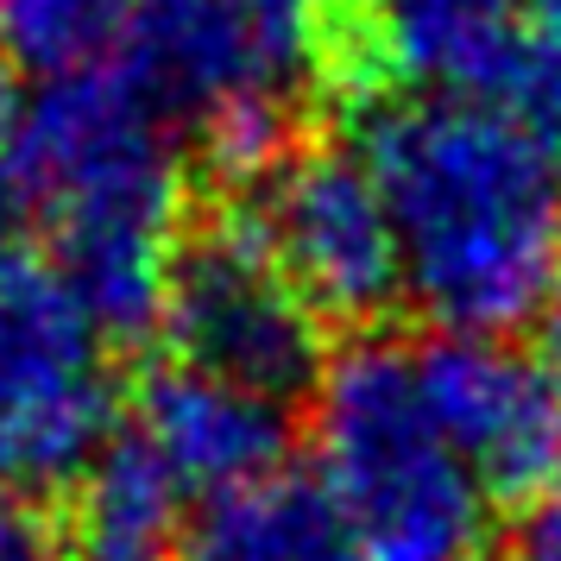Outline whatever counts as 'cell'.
I'll use <instances>...</instances> for the list:
<instances>
[{"instance_id":"obj_1","label":"cell","mask_w":561,"mask_h":561,"mask_svg":"<svg viewBox=\"0 0 561 561\" xmlns=\"http://www.w3.org/2000/svg\"><path fill=\"white\" fill-rule=\"evenodd\" d=\"M404 297L435 334L511 341L561 309V178L467 95L359 107Z\"/></svg>"},{"instance_id":"obj_2","label":"cell","mask_w":561,"mask_h":561,"mask_svg":"<svg viewBox=\"0 0 561 561\" xmlns=\"http://www.w3.org/2000/svg\"><path fill=\"white\" fill-rule=\"evenodd\" d=\"M316 480L359 561H480L485 499L435 430L416 359L398 341H354L316 385Z\"/></svg>"},{"instance_id":"obj_3","label":"cell","mask_w":561,"mask_h":561,"mask_svg":"<svg viewBox=\"0 0 561 561\" xmlns=\"http://www.w3.org/2000/svg\"><path fill=\"white\" fill-rule=\"evenodd\" d=\"M0 171L45 228L107 215H183L171 127L121 64L38 82L0 139Z\"/></svg>"},{"instance_id":"obj_4","label":"cell","mask_w":561,"mask_h":561,"mask_svg":"<svg viewBox=\"0 0 561 561\" xmlns=\"http://www.w3.org/2000/svg\"><path fill=\"white\" fill-rule=\"evenodd\" d=\"M114 442V373L57 272L0 247V485L51 492Z\"/></svg>"},{"instance_id":"obj_5","label":"cell","mask_w":561,"mask_h":561,"mask_svg":"<svg viewBox=\"0 0 561 561\" xmlns=\"http://www.w3.org/2000/svg\"><path fill=\"white\" fill-rule=\"evenodd\" d=\"M164 341L178 347V366H196L272 404L304 398L329 373L322 316L297 297V284L278 272L240 208L196 221L178 240Z\"/></svg>"},{"instance_id":"obj_6","label":"cell","mask_w":561,"mask_h":561,"mask_svg":"<svg viewBox=\"0 0 561 561\" xmlns=\"http://www.w3.org/2000/svg\"><path fill=\"white\" fill-rule=\"evenodd\" d=\"M240 215L322 322H373L404 297L391 215L359 146L297 139L247 183Z\"/></svg>"},{"instance_id":"obj_7","label":"cell","mask_w":561,"mask_h":561,"mask_svg":"<svg viewBox=\"0 0 561 561\" xmlns=\"http://www.w3.org/2000/svg\"><path fill=\"white\" fill-rule=\"evenodd\" d=\"M410 359L435 430L485 499L530 505L561 473V379L549 359L485 334H430Z\"/></svg>"},{"instance_id":"obj_8","label":"cell","mask_w":561,"mask_h":561,"mask_svg":"<svg viewBox=\"0 0 561 561\" xmlns=\"http://www.w3.org/2000/svg\"><path fill=\"white\" fill-rule=\"evenodd\" d=\"M133 435L190 499H221L278 473L290 448V416L272 398L208 379L196 366H164L139 385Z\"/></svg>"},{"instance_id":"obj_9","label":"cell","mask_w":561,"mask_h":561,"mask_svg":"<svg viewBox=\"0 0 561 561\" xmlns=\"http://www.w3.org/2000/svg\"><path fill=\"white\" fill-rule=\"evenodd\" d=\"M511 32L517 0H359L334 89L359 107L379 102L385 82H404L416 95H480Z\"/></svg>"},{"instance_id":"obj_10","label":"cell","mask_w":561,"mask_h":561,"mask_svg":"<svg viewBox=\"0 0 561 561\" xmlns=\"http://www.w3.org/2000/svg\"><path fill=\"white\" fill-rule=\"evenodd\" d=\"M183 499L139 435H114L77 480L64 561H183Z\"/></svg>"},{"instance_id":"obj_11","label":"cell","mask_w":561,"mask_h":561,"mask_svg":"<svg viewBox=\"0 0 561 561\" xmlns=\"http://www.w3.org/2000/svg\"><path fill=\"white\" fill-rule=\"evenodd\" d=\"M183 561H359V549L322 480L278 467L208 499L183 530Z\"/></svg>"},{"instance_id":"obj_12","label":"cell","mask_w":561,"mask_h":561,"mask_svg":"<svg viewBox=\"0 0 561 561\" xmlns=\"http://www.w3.org/2000/svg\"><path fill=\"white\" fill-rule=\"evenodd\" d=\"M133 0H0V57L20 77H77L121 57Z\"/></svg>"},{"instance_id":"obj_13","label":"cell","mask_w":561,"mask_h":561,"mask_svg":"<svg viewBox=\"0 0 561 561\" xmlns=\"http://www.w3.org/2000/svg\"><path fill=\"white\" fill-rule=\"evenodd\" d=\"M467 102L492 107L561 178V20H530L511 32L499 64L485 70L480 95H467Z\"/></svg>"},{"instance_id":"obj_14","label":"cell","mask_w":561,"mask_h":561,"mask_svg":"<svg viewBox=\"0 0 561 561\" xmlns=\"http://www.w3.org/2000/svg\"><path fill=\"white\" fill-rule=\"evenodd\" d=\"M0 561H64V536L38 499L0 485Z\"/></svg>"},{"instance_id":"obj_15","label":"cell","mask_w":561,"mask_h":561,"mask_svg":"<svg viewBox=\"0 0 561 561\" xmlns=\"http://www.w3.org/2000/svg\"><path fill=\"white\" fill-rule=\"evenodd\" d=\"M511 561H561V473L536 492L524 517H517V542Z\"/></svg>"},{"instance_id":"obj_16","label":"cell","mask_w":561,"mask_h":561,"mask_svg":"<svg viewBox=\"0 0 561 561\" xmlns=\"http://www.w3.org/2000/svg\"><path fill=\"white\" fill-rule=\"evenodd\" d=\"M20 102H26V89H20V70H13V64L0 57V139H7V127H13Z\"/></svg>"},{"instance_id":"obj_17","label":"cell","mask_w":561,"mask_h":561,"mask_svg":"<svg viewBox=\"0 0 561 561\" xmlns=\"http://www.w3.org/2000/svg\"><path fill=\"white\" fill-rule=\"evenodd\" d=\"M20 215H26V203L13 196V183L0 171V247H20V240H13V233H20Z\"/></svg>"},{"instance_id":"obj_18","label":"cell","mask_w":561,"mask_h":561,"mask_svg":"<svg viewBox=\"0 0 561 561\" xmlns=\"http://www.w3.org/2000/svg\"><path fill=\"white\" fill-rule=\"evenodd\" d=\"M542 329H549V366H556V379H561V309L542 322Z\"/></svg>"},{"instance_id":"obj_19","label":"cell","mask_w":561,"mask_h":561,"mask_svg":"<svg viewBox=\"0 0 561 561\" xmlns=\"http://www.w3.org/2000/svg\"><path fill=\"white\" fill-rule=\"evenodd\" d=\"M536 7V20H561V0H530Z\"/></svg>"}]
</instances>
